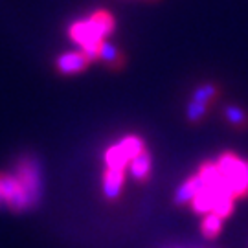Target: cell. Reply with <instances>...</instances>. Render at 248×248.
I'll list each match as a JSON object with an SVG mask.
<instances>
[{
	"label": "cell",
	"mask_w": 248,
	"mask_h": 248,
	"mask_svg": "<svg viewBox=\"0 0 248 248\" xmlns=\"http://www.w3.org/2000/svg\"><path fill=\"white\" fill-rule=\"evenodd\" d=\"M68 35L74 43H78L79 46L87 45V43H92V41H105L96 33V30L92 26L90 18H85V20H76L72 22L70 28H68Z\"/></svg>",
	"instance_id": "5b68a950"
},
{
	"label": "cell",
	"mask_w": 248,
	"mask_h": 248,
	"mask_svg": "<svg viewBox=\"0 0 248 248\" xmlns=\"http://www.w3.org/2000/svg\"><path fill=\"white\" fill-rule=\"evenodd\" d=\"M15 177L22 184L31 204H35L39 201V195H41V187H39L41 178H39V166H37L35 160L30 158V156L18 160V164L15 166Z\"/></svg>",
	"instance_id": "3957f363"
},
{
	"label": "cell",
	"mask_w": 248,
	"mask_h": 248,
	"mask_svg": "<svg viewBox=\"0 0 248 248\" xmlns=\"http://www.w3.org/2000/svg\"><path fill=\"white\" fill-rule=\"evenodd\" d=\"M151 166H153V158H151V153L147 149L140 153L136 158L131 160L129 164V169H131V177L140 182V184H145L151 177Z\"/></svg>",
	"instance_id": "9c48e42d"
},
{
	"label": "cell",
	"mask_w": 248,
	"mask_h": 248,
	"mask_svg": "<svg viewBox=\"0 0 248 248\" xmlns=\"http://www.w3.org/2000/svg\"><path fill=\"white\" fill-rule=\"evenodd\" d=\"M222 114L226 118V122L232 125V127H235V129H248V112L247 110H243L239 107L235 105H228L222 108Z\"/></svg>",
	"instance_id": "4fadbf2b"
},
{
	"label": "cell",
	"mask_w": 248,
	"mask_h": 248,
	"mask_svg": "<svg viewBox=\"0 0 248 248\" xmlns=\"http://www.w3.org/2000/svg\"><path fill=\"white\" fill-rule=\"evenodd\" d=\"M233 199L228 195H222L217 199V202H215V206H213L212 213H215L217 217H221V219H226L228 215H232V212H233Z\"/></svg>",
	"instance_id": "e0dca14e"
},
{
	"label": "cell",
	"mask_w": 248,
	"mask_h": 248,
	"mask_svg": "<svg viewBox=\"0 0 248 248\" xmlns=\"http://www.w3.org/2000/svg\"><path fill=\"white\" fill-rule=\"evenodd\" d=\"M89 18H90V22H92V26H94V30H96V33H98L101 39H107L108 35L114 33L116 20L107 9H96Z\"/></svg>",
	"instance_id": "30bf717a"
},
{
	"label": "cell",
	"mask_w": 248,
	"mask_h": 248,
	"mask_svg": "<svg viewBox=\"0 0 248 248\" xmlns=\"http://www.w3.org/2000/svg\"><path fill=\"white\" fill-rule=\"evenodd\" d=\"M92 61L85 55L83 50L78 52H64L55 59V70L62 76H72V74H79L89 68Z\"/></svg>",
	"instance_id": "277c9868"
},
{
	"label": "cell",
	"mask_w": 248,
	"mask_h": 248,
	"mask_svg": "<svg viewBox=\"0 0 248 248\" xmlns=\"http://www.w3.org/2000/svg\"><path fill=\"white\" fill-rule=\"evenodd\" d=\"M124 182H125V171L105 168V173H103V195L108 201H116L120 197V193H122Z\"/></svg>",
	"instance_id": "ba28073f"
},
{
	"label": "cell",
	"mask_w": 248,
	"mask_h": 248,
	"mask_svg": "<svg viewBox=\"0 0 248 248\" xmlns=\"http://www.w3.org/2000/svg\"><path fill=\"white\" fill-rule=\"evenodd\" d=\"M105 164L107 169H118V171H125V168L129 166V158L125 156V153L122 151L120 143L110 145L105 151Z\"/></svg>",
	"instance_id": "7c38bea8"
},
{
	"label": "cell",
	"mask_w": 248,
	"mask_h": 248,
	"mask_svg": "<svg viewBox=\"0 0 248 248\" xmlns=\"http://www.w3.org/2000/svg\"><path fill=\"white\" fill-rule=\"evenodd\" d=\"M222 230V219L215 213H206L201 222V232L206 239H215Z\"/></svg>",
	"instance_id": "9a60e30c"
},
{
	"label": "cell",
	"mask_w": 248,
	"mask_h": 248,
	"mask_svg": "<svg viewBox=\"0 0 248 248\" xmlns=\"http://www.w3.org/2000/svg\"><path fill=\"white\" fill-rule=\"evenodd\" d=\"M98 59L105 66H108L110 70H122L125 66V55L124 52L118 48L116 45L112 43H108V41H101V45H99V55Z\"/></svg>",
	"instance_id": "8992f818"
},
{
	"label": "cell",
	"mask_w": 248,
	"mask_h": 248,
	"mask_svg": "<svg viewBox=\"0 0 248 248\" xmlns=\"http://www.w3.org/2000/svg\"><path fill=\"white\" fill-rule=\"evenodd\" d=\"M219 96H221V89L215 83H204V85H199L191 92V101H197V103H202V105L210 107Z\"/></svg>",
	"instance_id": "8fae6325"
},
{
	"label": "cell",
	"mask_w": 248,
	"mask_h": 248,
	"mask_svg": "<svg viewBox=\"0 0 248 248\" xmlns=\"http://www.w3.org/2000/svg\"><path fill=\"white\" fill-rule=\"evenodd\" d=\"M208 114V107L202 103H197V101H189L186 107V118L189 124H199L202 122Z\"/></svg>",
	"instance_id": "2e32d148"
},
{
	"label": "cell",
	"mask_w": 248,
	"mask_h": 248,
	"mask_svg": "<svg viewBox=\"0 0 248 248\" xmlns=\"http://www.w3.org/2000/svg\"><path fill=\"white\" fill-rule=\"evenodd\" d=\"M0 206H8L13 212H24L33 206L15 175L0 173Z\"/></svg>",
	"instance_id": "7a4b0ae2"
},
{
	"label": "cell",
	"mask_w": 248,
	"mask_h": 248,
	"mask_svg": "<svg viewBox=\"0 0 248 248\" xmlns=\"http://www.w3.org/2000/svg\"><path fill=\"white\" fill-rule=\"evenodd\" d=\"M222 184L233 201L248 197V162L241 160L233 153H222L217 158Z\"/></svg>",
	"instance_id": "6da1fadb"
},
{
	"label": "cell",
	"mask_w": 248,
	"mask_h": 248,
	"mask_svg": "<svg viewBox=\"0 0 248 248\" xmlns=\"http://www.w3.org/2000/svg\"><path fill=\"white\" fill-rule=\"evenodd\" d=\"M120 147H122V151L125 153V156L129 158V164H131V160L136 158L140 153L145 151V142H143L140 136L129 134V136H125L124 140L120 142Z\"/></svg>",
	"instance_id": "5bb4252c"
},
{
	"label": "cell",
	"mask_w": 248,
	"mask_h": 248,
	"mask_svg": "<svg viewBox=\"0 0 248 248\" xmlns=\"http://www.w3.org/2000/svg\"><path fill=\"white\" fill-rule=\"evenodd\" d=\"M204 187V182L201 180L199 175H193V177H189L187 180H184L180 186L177 187V191H175V197H173V202L177 204V206H182V204H189L193 201V197L201 191Z\"/></svg>",
	"instance_id": "52a82bcc"
}]
</instances>
